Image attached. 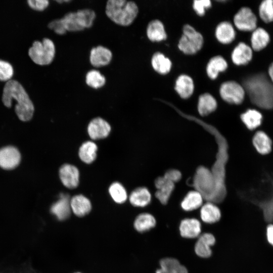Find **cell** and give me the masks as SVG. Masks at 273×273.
<instances>
[{
  "label": "cell",
  "instance_id": "6da1fadb",
  "mask_svg": "<svg viewBox=\"0 0 273 273\" xmlns=\"http://www.w3.org/2000/svg\"><path fill=\"white\" fill-rule=\"evenodd\" d=\"M96 18L95 12L90 9H80L65 14L48 24L49 29L58 35H64L67 32H78L92 27Z\"/></svg>",
  "mask_w": 273,
  "mask_h": 273
},
{
  "label": "cell",
  "instance_id": "7a4b0ae2",
  "mask_svg": "<svg viewBox=\"0 0 273 273\" xmlns=\"http://www.w3.org/2000/svg\"><path fill=\"white\" fill-rule=\"evenodd\" d=\"M13 100L16 102L15 111L19 118L23 121L30 120L34 110L33 103L22 85L14 80L7 81L2 96L3 103L8 108Z\"/></svg>",
  "mask_w": 273,
  "mask_h": 273
},
{
  "label": "cell",
  "instance_id": "3957f363",
  "mask_svg": "<svg viewBox=\"0 0 273 273\" xmlns=\"http://www.w3.org/2000/svg\"><path fill=\"white\" fill-rule=\"evenodd\" d=\"M243 85L254 104L264 109L273 108V84L264 74L247 78Z\"/></svg>",
  "mask_w": 273,
  "mask_h": 273
},
{
  "label": "cell",
  "instance_id": "277c9868",
  "mask_svg": "<svg viewBox=\"0 0 273 273\" xmlns=\"http://www.w3.org/2000/svg\"><path fill=\"white\" fill-rule=\"evenodd\" d=\"M139 8L133 1L109 0L105 7L107 17L117 25L128 26L136 18Z\"/></svg>",
  "mask_w": 273,
  "mask_h": 273
},
{
  "label": "cell",
  "instance_id": "5b68a950",
  "mask_svg": "<svg viewBox=\"0 0 273 273\" xmlns=\"http://www.w3.org/2000/svg\"><path fill=\"white\" fill-rule=\"evenodd\" d=\"M261 181L259 188L254 189L250 201L262 211L267 222H273V179L268 174Z\"/></svg>",
  "mask_w": 273,
  "mask_h": 273
},
{
  "label": "cell",
  "instance_id": "8992f818",
  "mask_svg": "<svg viewBox=\"0 0 273 273\" xmlns=\"http://www.w3.org/2000/svg\"><path fill=\"white\" fill-rule=\"evenodd\" d=\"M56 48L54 42L44 38L42 41H35L29 49L28 54L32 60L39 65L51 64L55 57Z\"/></svg>",
  "mask_w": 273,
  "mask_h": 273
},
{
  "label": "cell",
  "instance_id": "52a82bcc",
  "mask_svg": "<svg viewBox=\"0 0 273 273\" xmlns=\"http://www.w3.org/2000/svg\"><path fill=\"white\" fill-rule=\"evenodd\" d=\"M183 31V34L178 43L179 49L187 55L196 54L203 46V36L189 24L184 26Z\"/></svg>",
  "mask_w": 273,
  "mask_h": 273
},
{
  "label": "cell",
  "instance_id": "ba28073f",
  "mask_svg": "<svg viewBox=\"0 0 273 273\" xmlns=\"http://www.w3.org/2000/svg\"><path fill=\"white\" fill-rule=\"evenodd\" d=\"M221 98L230 104H240L244 100L245 90L244 87L235 81H225L219 88Z\"/></svg>",
  "mask_w": 273,
  "mask_h": 273
},
{
  "label": "cell",
  "instance_id": "9c48e42d",
  "mask_svg": "<svg viewBox=\"0 0 273 273\" xmlns=\"http://www.w3.org/2000/svg\"><path fill=\"white\" fill-rule=\"evenodd\" d=\"M234 22L240 30L254 31L256 28L257 18L250 8L243 7L235 15Z\"/></svg>",
  "mask_w": 273,
  "mask_h": 273
},
{
  "label": "cell",
  "instance_id": "30bf717a",
  "mask_svg": "<svg viewBox=\"0 0 273 273\" xmlns=\"http://www.w3.org/2000/svg\"><path fill=\"white\" fill-rule=\"evenodd\" d=\"M21 155L13 146H7L0 149V167L10 170L16 167L20 163Z\"/></svg>",
  "mask_w": 273,
  "mask_h": 273
},
{
  "label": "cell",
  "instance_id": "8fae6325",
  "mask_svg": "<svg viewBox=\"0 0 273 273\" xmlns=\"http://www.w3.org/2000/svg\"><path fill=\"white\" fill-rule=\"evenodd\" d=\"M113 57L111 51L103 46L93 48L89 54V62L94 67L99 68L109 65Z\"/></svg>",
  "mask_w": 273,
  "mask_h": 273
},
{
  "label": "cell",
  "instance_id": "7c38bea8",
  "mask_svg": "<svg viewBox=\"0 0 273 273\" xmlns=\"http://www.w3.org/2000/svg\"><path fill=\"white\" fill-rule=\"evenodd\" d=\"M70 199L67 194H61L59 199L50 208L51 213L59 221H63L71 214Z\"/></svg>",
  "mask_w": 273,
  "mask_h": 273
},
{
  "label": "cell",
  "instance_id": "4fadbf2b",
  "mask_svg": "<svg viewBox=\"0 0 273 273\" xmlns=\"http://www.w3.org/2000/svg\"><path fill=\"white\" fill-rule=\"evenodd\" d=\"M111 131L109 123L101 117L92 120L87 127V132L93 140H99L106 138Z\"/></svg>",
  "mask_w": 273,
  "mask_h": 273
},
{
  "label": "cell",
  "instance_id": "5bb4252c",
  "mask_svg": "<svg viewBox=\"0 0 273 273\" xmlns=\"http://www.w3.org/2000/svg\"><path fill=\"white\" fill-rule=\"evenodd\" d=\"M215 243L214 236L210 233H205L198 237L195 245V252L201 258H207L212 254L211 247Z\"/></svg>",
  "mask_w": 273,
  "mask_h": 273
},
{
  "label": "cell",
  "instance_id": "9a60e30c",
  "mask_svg": "<svg viewBox=\"0 0 273 273\" xmlns=\"http://www.w3.org/2000/svg\"><path fill=\"white\" fill-rule=\"evenodd\" d=\"M60 179L69 189L76 188L79 184V172L76 167L69 164L63 165L59 170Z\"/></svg>",
  "mask_w": 273,
  "mask_h": 273
},
{
  "label": "cell",
  "instance_id": "2e32d148",
  "mask_svg": "<svg viewBox=\"0 0 273 273\" xmlns=\"http://www.w3.org/2000/svg\"><path fill=\"white\" fill-rule=\"evenodd\" d=\"M179 231L180 236L184 238H198L201 233V224L196 218H186L180 221Z\"/></svg>",
  "mask_w": 273,
  "mask_h": 273
},
{
  "label": "cell",
  "instance_id": "e0dca14e",
  "mask_svg": "<svg viewBox=\"0 0 273 273\" xmlns=\"http://www.w3.org/2000/svg\"><path fill=\"white\" fill-rule=\"evenodd\" d=\"M157 190L155 196L162 204L167 203L174 188V183L167 180L163 176L158 177L155 181Z\"/></svg>",
  "mask_w": 273,
  "mask_h": 273
},
{
  "label": "cell",
  "instance_id": "ac0fdd59",
  "mask_svg": "<svg viewBox=\"0 0 273 273\" xmlns=\"http://www.w3.org/2000/svg\"><path fill=\"white\" fill-rule=\"evenodd\" d=\"M70 204L71 211L78 217H83L88 214L92 208L90 200L81 194L71 198Z\"/></svg>",
  "mask_w": 273,
  "mask_h": 273
},
{
  "label": "cell",
  "instance_id": "d6986e66",
  "mask_svg": "<svg viewBox=\"0 0 273 273\" xmlns=\"http://www.w3.org/2000/svg\"><path fill=\"white\" fill-rule=\"evenodd\" d=\"M231 58L233 62L237 65H246L252 59V49L246 43L240 42L233 50Z\"/></svg>",
  "mask_w": 273,
  "mask_h": 273
},
{
  "label": "cell",
  "instance_id": "ffe728a7",
  "mask_svg": "<svg viewBox=\"0 0 273 273\" xmlns=\"http://www.w3.org/2000/svg\"><path fill=\"white\" fill-rule=\"evenodd\" d=\"M174 89L180 98L184 99L190 98L194 90L192 78L186 74L179 75L175 81Z\"/></svg>",
  "mask_w": 273,
  "mask_h": 273
},
{
  "label": "cell",
  "instance_id": "44dd1931",
  "mask_svg": "<svg viewBox=\"0 0 273 273\" xmlns=\"http://www.w3.org/2000/svg\"><path fill=\"white\" fill-rule=\"evenodd\" d=\"M200 218L205 223H214L221 218V211L214 203L208 202L202 205L200 209Z\"/></svg>",
  "mask_w": 273,
  "mask_h": 273
},
{
  "label": "cell",
  "instance_id": "7402d4cb",
  "mask_svg": "<svg viewBox=\"0 0 273 273\" xmlns=\"http://www.w3.org/2000/svg\"><path fill=\"white\" fill-rule=\"evenodd\" d=\"M160 268L156 273H188L186 267L174 258L166 257L159 261Z\"/></svg>",
  "mask_w": 273,
  "mask_h": 273
},
{
  "label": "cell",
  "instance_id": "603a6c76",
  "mask_svg": "<svg viewBox=\"0 0 273 273\" xmlns=\"http://www.w3.org/2000/svg\"><path fill=\"white\" fill-rule=\"evenodd\" d=\"M148 39L152 42H159L167 38L163 24L159 20H152L148 24L146 30Z\"/></svg>",
  "mask_w": 273,
  "mask_h": 273
},
{
  "label": "cell",
  "instance_id": "cb8c5ba5",
  "mask_svg": "<svg viewBox=\"0 0 273 273\" xmlns=\"http://www.w3.org/2000/svg\"><path fill=\"white\" fill-rule=\"evenodd\" d=\"M215 36L220 43L229 44L235 38L236 32L233 25L223 21L218 24L215 29Z\"/></svg>",
  "mask_w": 273,
  "mask_h": 273
},
{
  "label": "cell",
  "instance_id": "d4e9b609",
  "mask_svg": "<svg viewBox=\"0 0 273 273\" xmlns=\"http://www.w3.org/2000/svg\"><path fill=\"white\" fill-rule=\"evenodd\" d=\"M252 143L256 150L260 154H268L271 151L272 141L263 131H258L255 133Z\"/></svg>",
  "mask_w": 273,
  "mask_h": 273
},
{
  "label": "cell",
  "instance_id": "484cf974",
  "mask_svg": "<svg viewBox=\"0 0 273 273\" xmlns=\"http://www.w3.org/2000/svg\"><path fill=\"white\" fill-rule=\"evenodd\" d=\"M131 204L135 207H144L148 205L151 201V194L145 187L134 190L129 198Z\"/></svg>",
  "mask_w": 273,
  "mask_h": 273
},
{
  "label": "cell",
  "instance_id": "4316f807",
  "mask_svg": "<svg viewBox=\"0 0 273 273\" xmlns=\"http://www.w3.org/2000/svg\"><path fill=\"white\" fill-rule=\"evenodd\" d=\"M228 68L226 60L221 56L212 57L207 63L206 72L211 79H216L219 73L224 71Z\"/></svg>",
  "mask_w": 273,
  "mask_h": 273
},
{
  "label": "cell",
  "instance_id": "83f0119b",
  "mask_svg": "<svg viewBox=\"0 0 273 273\" xmlns=\"http://www.w3.org/2000/svg\"><path fill=\"white\" fill-rule=\"evenodd\" d=\"M156 224L154 216L148 213H143L138 215L133 221V227L138 232L143 233L154 228Z\"/></svg>",
  "mask_w": 273,
  "mask_h": 273
},
{
  "label": "cell",
  "instance_id": "f1b7e54d",
  "mask_svg": "<svg viewBox=\"0 0 273 273\" xmlns=\"http://www.w3.org/2000/svg\"><path fill=\"white\" fill-rule=\"evenodd\" d=\"M203 201V196L198 191H192L185 197L180 206L184 210L191 211L201 207Z\"/></svg>",
  "mask_w": 273,
  "mask_h": 273
},
{
  "label": "cell",
  "instance_id": "f546056e",
  "mask_svg": "<svg viewBox=\"0 0 273 273\" xmlns=\"http://www.w3.org/2000/svg\"><path fill=\"white\" fill-rule=\"evenodd\" d=\"M215 99L209 93H204L200 96L198 103V111L202 116L209 115L217 108Z\"/></svg>",
  "mask_w": 273,
  "mask_h": 273
},
{
  "label": "cell",
  "instance_id": "4dcf8cb0",
  "mask_svg": "<svg viewBox=\"0 0 273 273\" xmlns=\"http://www.w3.org/2000/svg\"><path fill=\"white\" fill-rule=\"evenodd\" d=\"M151 65L156 72L162 75L169 73L172 66L170 60L160 52L154 54L151 59Z\"/></svg>",
  "mask_w": 273,
  "mask_h": 273
},
{
  "label": "cell",
  "instance_id": "1f68e13d",
  "mask_svg": "<svg viewBox=\"0 0 273 273\" xmlns=\"http://www.w3.org/2000/svg\"><path fill=\"white\" fill-rule=\"evenodd\" d=\"M240 118L246 127L249 130H254L262 123L263 116L261 113L255 109H248L241 115Z\"/></svg>",
  "mask_w": 273,
  "mask_h": 273
},
{
  "label": "cell",
  "instance_id": "d6a6232c",
  "mask_svg": "<svg viewBox=\"0 0 273 273\" xmlns=\"http://www.w3.org/2000/svg\"><path fill=\"white\" fill-rule=\"evenodd\" d=\"M270 40L268 32L262 28H256L251 35L252 48L255 51H259L265 48Z\"/></svg>",
  "mask_w": 273,
  "mask_h": 273
},
{
  "label": "cell",
  "instance_id": "836d02e7",
  "mask_svg": "<svg viewBox=\"0 0 273 273\" xmlns=\"http://www.w3.org/2000/svg\"><path fill=\"white\" fill-rule=\"evenodd\" d=\"M97 149V146L95 143L91 141L85 142L79 148V157L83 162L90 164L96 158Z\"/></svg>",
  "mask_w": 273,
  "mask_h": 273
},
{
  "label": "cell",
  "instance_id": "e575fe53",
  "mask_svg": "<svg viewBox=\"0 0 273 273\" xmlns=\"http://www.w3.org/2000/svg\"><path fill=\"white\" fill-rule=\"evenodd\" d=\"M85 83L90 87L98 89L105 85L106 79L99 70L93 69L88 71L85 75Z\"/></svg>",
  "mask_w": 273,
  "mask_h": 273
},
{
  "label": "cell",
  "instance_id": "d590c367",
  "mask_svg": "<svg viewBox=\"0 0 273 273\" xmlns=\"http://www.w3.org/2000/svg\"><path fill=\"white\" fill-rule=\"evenodd\" d=\"M109 194L117 203L122 204L126 201L127 194L124 187L118 182L112 184L109 189Z\"/></svg>",
  "mask_w": 273,
  "mask_h": 273
},
{
  "label": "cell",
  "instance_id": "8d00e7d4",
  "mask_svg": "<svg viewBox=\"0 0 273 273\" xmlns=\"http://www.w3.org/2000/svg\"><path fill=\"white\" fill-rule=\"evenodd\" d=\"M259 13L261 19L265 23L273 21V0H265L260 4Z\"/></svg>",
  "mask_w": 273,
  "mask_h": 273
},
{
  "label": "cell",
  "instance_id": "74e56055",
  "mask_svg": "<svg viewBox=\"0 0 273 273\" xmlns=\"http://www.w3.org/2000/svg\"><path fill=\"white\" fill-rule=\"evenodd\" d=\"M13 75V69L8 62L0 60V80L9 81Z\"/></svg>",
  "mask_w": 273,
  "mask_h": 273
},
{
  "label": "cell",
  "instance_id": "f35d334b",
  "mask_svg": "<svg viewBox=\"0 0 273 273\" xmlns=\"http://www.w3.org/2000/svg\"><path fill=\"white\" fill-rule=\"evenodd\" d=\"M211 7V2L209 0H195L193 2V8L197 14L203 16L205 13L206 9Z\"/></svg>",
  "mask_w": 273,
  "mask_h": 273
},
{
  "label": "cell",
  "instance_id": "ab89813d",
  "mask_svg": "<svg viewBox=\"0 0 273 273\" xmlns=\"http://www.w3.org/2000/svg\"><path fill=\"white\" fill-rule=\"evenodd\" d=\"M28 3L31 8L39 11L45 10L49 5L47 0H29Z\"/></svg>",
  "mask_w": 273,
  "mask_h": 273
},
{
  "label": "cell",
  "instance_id": "60d3db41",
  "mask_svg": "<svg viewBox=\"0 0 273 273\" xmlns=\"http://www.w3.org/2000/svg\"><path fill=\"white\" fill-rule=\"evenodd\" d=\"M163 176L167 180L174 183L180 179L181 174L178 170L170 169L166 171Z\"/></svg>",
  "mask_w": 273,
  "mask_h": 273
},
{
  "label": "cell",
  "instance_id": "b9f144b4",
  "mask_svg": "<svg viewBox=\"0 0 273 273\" xmlns=\"http://www.w3.org/2000/svg\"><path fill=\"white\" fill-rule=\"evenodd\" d=\"M266 237L267 242L273 247V224H269L266 229Z\"/></svg>",
  "mask_w": 273,
  "mask_h": 273
},
{
  "label": "cell",
  "instance_id": "7bdbcfd3",
  "mask_svg": "<svg viewBox=\"0 0 273 273\" xmlns=\"http://www.w3.org/2000/svg\"><path fill=\"white\" fill-rule=\"evenodd\" d=\"M268 74L273 82V63L270 65L268 68Z\"/></svg>",
  "mask_w": 273,
  "mask_h": 273
},
{
  "label": "cell",
  "instance_id": "ee69618b",
  "mask_svg": "<svg viewBox=\"0 0 273 273\" xmlns=\"http://www.w3.org/2000/svg\"><path fill=\"white\" fill-rule=\"evenodd\" d=\"M71 1H70V0H66V1H57L56 2H57L58 3H69L70 2H71Z\"/></svg>",
  "mask_w": 273,
  "mask_h": 273
},
{
  "label": "cell",
  "instance_id": "f6af8a7d",
  "mask_svg": "<svg viewBox=\"0 0 273 273\" xmlns=\"http://www.w3.org/2000/svg\"><path fill=\"white\" fill-rule=\"evenodd\" d=\"M75 273H81V272H75Z\"/></svg>",
  "mask_w": 273,
  "mask_h": 273
}]
</instances>
